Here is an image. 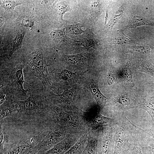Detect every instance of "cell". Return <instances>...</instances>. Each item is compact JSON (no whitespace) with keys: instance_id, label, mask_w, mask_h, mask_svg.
Returning a JSON list of instances; mask_svg holds the SVG:
<instances>
[{"instance_id":"6da1fadb","label":"cell","mask_w":154,"mask_h":154,"mask_svg":"<svg viewBox=\"0 0 154 154\" xmlns=\"http://www.w3.org/2000/svg\"><path fill=\"white\" fill-rule=\"evenodd\" d=\"M28 97L16 100L19 111L11 117V122L17 125L41 128L47 126L53 121L50 102L44 92L31 89Z\"/></svg>"},{"instance_id":"7a4b0ae2","label":"cell","mask_w":154,"mask_h":154,"mask_svg":"<svg viewBox=\"0 0 154 154\" xmlns=\"http://www.w3.org/2000/svg\"><path fill=\"white\" fill-rule=\"evenodd\" d=\"M25 67L22 62L1 66L0 88H4L16 100H24L28 97L30 88L25 89L24 83L32 86L25 80L23 74Z\"/></svg>"},{"instance_id":"3957f363","label":"cell","mask_w":154,"mask_h":154,"mask_svg":"<svg viewBox=\"0 0 154 154\" xmlns=\"http://www.w3.org/2000/svg\"><path fill=\"white\" fill-rule=\"evenodd\" d=\"M50 106L54 122L69 133L82 135L88 133L89 129L84 121L82 110L62 108L50 102Z\"/></svg>"},{"instance_id":"277c9868","label":"cell","mask_w":154,"mask_h":154,"mask_svg":"<svg viewBox=\"0 0 154 154\" xmlns=\"http://www.w3.org/2000/svg\"><path fill=\"white\" fill-rule=\"evenodd\" d=\"M29 74L39 79L42 83L44 92L52 87L47 64L42 52L35 49L29 52L27 56L25 61L23 62Z\"/></svg>"},{"instance_id":"5b68a950","label":"cell","mask_w":154,"mask_h":154,"mask_svg":"<svg viewBox=\"0 0 154 154\" xmlns=\"http://www.w3.org/2000/svg\"><path fill=\"white\" fill-rule=\"evenodd\" d=\"M130 125L129 120L123 115L118 117L113 136V154H126L133 147L137 136L135 132H131L129 128Z\"/></svg>"},{"instance_id":"8992f818","label":"cell","mask_w":154,"mask_h":154,"mask_svg":"<svg viewBox=\"0 0 154 154\" xmlns=\"http://www.w3.org/2000/svg\"><path fill=\"white\" fill-rule=\"evenodd\" d=\"M70 134L61 126L56 123L34 147L31 154H38L48 150Z\"/></svg>"},{"instance_id":"52a82bcc","label":"cell","mask_w":154,"mask_h":154,"mask_svg":"<svg viewBox=\"0 0 154 154\" xmlns=\"http://www.w3.org/2000/svg\"><path fill=\"white\" fill-rule=\"evenodd\" d=\"M98 110L92 108L88 111H82L84 121L89 130H96L106 126L113 127L117 123V118H111L103 116Z\"/></svg>"},{"instance_id":"ba28073f","label":"cell","mask_w":154,"mask_h":154,"mask_svg":"<svg viewBox=\"0 0 154 154\" xmlns=\"http://www.w3.org/2000/svg\"><path fill=\"white\" fill-rule=\"evenodd\" d=\"M107 104L115 112L118 114H123V112L127 110L138 108L139 103L137 102L129 95L122 93L110 99Z\"/></svg>"},{"instance_id":"9c48e42d","label":"cell","mask_w":154,"mask_h":154,"mask_svg":"<svg viewBox=\"0 0 154 154\" xmlns=\"http://www.w3.org/2000/svg\"><path fill=\"white\" fill-rule=\"evenodd\" d=\"M15 141H9L7 148H4V154H30L35 145L31 137L18 138Z\"/></svg>"},{"instance_id":"30bf717a","label":"cell","mask_w":154,"mask_h":154,"mask_svg":"<svg viewBox=\"0 0 154 154\" xmlns=\"http://www.w3.org/2000/svg\"><path fill=\"white\" fill-rule=\"evenodd\" d=\"M114 126L102 127L99 135L97 154H111Z\"/></svg>"},{"instance_id":"8fae6325","label":"cell","mask_w":154,"mask_h":154,"mask_svg":"<svg viewBox=\"0 0 154 154\" xmlns=\"http://www.w3.org/2000/svg\"><path fill=\"white\" fill-rule=\"evenodd\" d=\"M82 135L70 134L51 148L38 154H64Z\"/></svg>"},{"instance_id":"7c38bea8","label":"cell","mask_w":154,"mask_h":154,"mask_svg":"<svg viewBox=\"0 0 154 154\" xmlns=\"http://www.w3.org/2000/svg\"><path fill=\"white\" fill-rule=\"evenodd\" d=\"M85 87L91 92L96 102L98 109L100 112L106 105L110 99L101 92L99 89L98 83L94 80H91L87 82Z\"/></svg>"},{"instance_id":"4fadbf2b","label":"cell","mask_w":154,"mask_h":154,"mask_svg":"<svg viewBox=\"0 0 154 154\" xmlns=\"http://www.w3.org/2000/svg\"><path fill=\"white\" fill-rule=\"evenodd\" d=\"M99 40L98 36L93 33L92 29H87L75 40V42L79 46L86 48H95L99 46Z\"/></svg>"},{"instance_id":"5bb4252c","label":"cell","mask_w":154,"mask_h":154,"mask_svg":"<svg viewBox=\"0 0 154 154\" xmlns=\"http://www.w3.org/2000/svg\"><path fill=\"white\" fill-rule=\"evenodd\" d=\"M102 128L89 130L87 133V143L82 154H97L98 138Z\"/></svg>"},{"instance_id":"9a60e30c","label":"cell","mask_w":154,"mask_h":154,"mask_svg":"<svg viewBox=\"0 0 154 154\" xmlns=\"http://www.w3.org/2000/svg\"><path fill=\"white\" fill-rule=\"evenodd\" d=\"M16 100H9L0 105V121L5 118L12 116L19 112V107Z\"/></svg>"},{"instance_id":"2e32d148","label":"cell","mask_w":154,"mask_h":154,"mask_svg":"<svg viewBox=\"0 0 154 154\" xmlns=\"http://www.w3.org/2000/svg\"><path fill=\"white\" fill-rule=\"evenodd\" d=\"M87 133L82 135L64 154H82L86 145Z\"/></svg>"},{"instance_id":"e0dca14e","label":"cell","mask_w":154,"mask_h":154,"mask_svg":"<svg viewBox=\"0 0 154 154\" xmlns=\"http://www.w3.org/2000/svg\"><path fill=\"white\" fill-rule=\"evenodd\" d=\"M24 32L19 31L12 39L9 48L5 52L7 56L10 57L21 46L24 36Z\"/></svg>"},{"instance_id":"ac0fdd59","label":"cell","mask_w":154,"mask_h":154,"mask_svg":"<svg viewBox=\"0 0 154 154\" xmlns=\"http://www.w3.org/2000/svg\"><path fill=\"white\" fill-rule=\"evenodd\" d=\"M120 75L123 80L131 86L135 87L133 82L131 63L128 61L123 66L120 72Z\"/></svg>"},{"instance_id":"d6986e66","label":"cell","mask_w":154,"mask_h":154,"mask_svg":"<svg viewBox=\"0 0 154 154\" xmlns=\"http://www.w3.org/2000/svg\"><path fill=\"white\" fill-rule=\"evenodd\" d=\"M90 7L89 18L91 21L95 23L97 21L102 12V7L100 1H93L91 4Z\"/></svg>"},{"instance_id":"ffe728a7","label":"cell","mask_w":154,"mask_h":154,"mask_svg":"<svg viewBox=\"0 0 154 154\" xmlns=\"http://www.w3.org/2000/svg\"><path fill=\"white\" fill-rule=\"evenodd\" d=\"M138 108L144 110L150 115L151 119L152 128L154 129V95L148 98L143 103H139Z\"/></svg>"},{"instance_id":"44dd1931","label":"cell","mask_w":154,"mask_h":154,"mask_svg":"<svg viewBox=\"0 0 154 154\" xmlns=\"http://www.w3.org/2000/svg\"><path fill=\"white\" fill-rule=\"evenodd\" d=\"M137 68L139 71L145 73L154 78V65L150 62L141 60L137 63Z\"/></svg>"},{"instance_id":"7402d4cb","label":"cell","mask_w":154,"mask_h":154,"mask_svg":"<svg viewBox=\"0 0 154 154\" xmlns=\"http://www.w3.org/2000/svg\"><path fill=\"white\" fill-rule=\"evenodd\" d=\"M132 20L130 24L128 26L129 28H135L143 25L151 26L154 27V22L139 15H134L132 17Z\"/></svg>"},{"instance_id":"603a6c76","label":"cell","mask_w":154,"mask_h":154,"mask_svg":"<svg viewBox=\"0 0 154 154\" xmlns=\"http://www.w3.org/2000/svg\"><path fill=\"white\" fill-rule=\"evenodd\" d=\"M134 40L126 35L122 31L119 32L112 40L111 43L115 44H128L134 41Z\"/></svg>"},{"instance_id":"cb8c5ba5","label":"cell","mask_w":154,"mask_h":154,"mask_svg":"<svg viewBox=\"0 0 154 154\" xmlns=\"http://www.w3.org/2000/svg\"><path fill=\"white\" fill-rule=\"evenodd\" d=\"M50 36L53 40L59 42L71 41L72 39L66 35L64 29L53 30L50 33Z\"/></svg>"},{"instance_id":"d4e9b609","label":"cell","mask_w":154,"mask_h":154,"mask_svg":"<svg viewBox=\"0 0 154 154\" xmlns=\"http://www.w3.org/2000/svg\"><path fill=\"white\" fill-rule=\"evenodd\" d=\"M54 8L61 21L66 22L63 19V16L66 12L70 11L69 5L65 2L60 1L55 5Z\"/></svg>"},{"instance_id":"484cf974","label":"cell","mask_w":154,"mask_h":154,"mask_svg":"<svg viewBox=\"0 0 154 154\" xmlns=\"http://www.w3.org/2000/svg\"><path fill=\"white\" fill-rule=\"evenodd\" d=\"M24 1L21 0H0L1 7L6 11L12 10L15 7L22 4Z\"/></svg>"},{"instance_id":"4316f807","label":"cell","mask_w":154,"mask_h":154,"mask_svg":"<svg viewBox=\"0 0 154 154\" xmlns=\"http://www.w3.org/2000/svg\"><path fill=\"white\" fill-rule=\"evenodd\" d=\"M83 27V26L80 23L68 25L66 27V33L73 35H82L84 32L82 29Z\"/></svg>"},{"instance_id":"83f0119b","label":"cell","mask_w":154,"mask_h":154,"mask_svg":"<svg viewBox=\"0 0 154 154\" xmlns=\"http://www.w3.org/2000/svg\"><path fill=\"white\" fill-rule=\"evenodd\" d=\"M63 56L66 61L73 64H77L82 62L85 58L84 56L81 54L74 55H64Z\"/></svg>"},{"instance_id":"f1b7e54d","label":"cell","mask_w":154,"mask_h":154,"mask_svg":"<svg viewBox=\"0 0 154 154\" xmlns=\"http://www.w3.org/2000/svg\"><path fill=\"white\" fill-rule=\"evenodd\" d=\"M123 13V11L122 9H120L117 11L106 25V28L108 29H112L121 17Z\"/></svg>"},{"instance_id":"f546056e","label":"cell","mask_w":154,"mask_h":154,"mask_svg":"<svg viewBox=\"0 0 154 154\" xmlns=\"http://www.w3.org/2000/svg\"><path fill=\"white\" fill-rule=\"evenodd\" d=\"M134 52L145 55L150 54L153 50L151 46L147 45H137L133 47Z\"/></svg>"},{"instance_id":"4dcf8cb0","label":"cell","mask_w":154,"mask_h":154,"mask_svg":"<svg viewBox=\"0 0 154 154\" xmlns=\"http://www.w3.org/2000/svg\"><path fill=\"white\" fill-rule=\"evenodd\" d=\"M126 154H143L141 144L137 136L135 138L133 147Z\"/></svg>"},{"instance_id":"1f68e13d","label":"cell","mask_w":154,"mask_h":154,"mask_svg":"<svg viewBox=\"0 0 154 154\" xmlns=\"http://www.w3.org/2000/svg\"><path fill=\"white\" fill-rule=\"evenodd\" d=\"M55 74L58 78L64 81L68 80L75 74L74 73L65 69L62 70L59 72H56Z\"/></svg>"},{"instance_id":"d6a6232c","label":"cell","mask_w":154,"mask_h":154,"mask_svg":"<svg viewBox=\"0 0 154 154\" xmlns=\"http://www.w3.org/2000/svg\"><path fill=\"white\" fill-rule=\"evenodd\" d=\"M107 82L109 86L114 84L116 80V75L113 67H111L108 70L106 77Z\"/></svg>"},{"instance_id":"836d02e7","label":"cell","mask_w":154,"mask_h":154,"mask_svg":"<svg viewBox=\"0 0 154 154\" xmlns=\"http://www.w3.org/2000/svg\"><path fill=\"white\" fill-rule=\"evenodd\" d=\"M0 129V154H4V145L6 142V138L4 132L1 127Z\"/></svg>"},{"instance_id":"e575fe53","label":"cell","mask_w":154,"mask_h":154,"mask_svg":"<svg viewBox=\"0 0 154 154\" xmlns=\"http://www.w3.org/2000/svg\"><path fill=\"white\" fill-rule=\"evenodd\" d=\"M143 154H154V148L145 144L141 145Z\"/></svg>"},{"instance_id":"d590c367","label":"cell","mask_w":154,"mask_h":154,"mask_svg":"<svg viewBox=\"0 0 154 154\" xmlns=\"http://www.w3.org/2000/svg\"><path fill=\"white\" fill-rule=\"evenodd\" d=\"M22 23L25 26L31 27L34 24L33 19L31 17H26L23 19Z\"/></svg>"},{"instance_id":"8d00e7d4","label":"cell","mask_w":154,"mask_h":154,"mask_svg":"<svg viewBox=\"0 0 154 154\" xmlns=\"http://www.w3.org/2000/svg\"><path fill=\"white\" fill-rule=\"evenodd\" d=\"M135 127L137 130L141 131H142L147 134L151 136L154 139V135L152 132L151 130H146L142 129L138 127L136 125H135Z\"/></svg>"},{"instance_id":"74e56055","label":"cell","mask_w":154,"mask_h":154,"mask_svg":"<svg viewBox=\"0 0 154 154\" xmlns=\"http://www.w3.org/2000/svg\"><path fill=\"white\" fill-rule=\"evenodd\" d=\"M109 6H108V8L106 12V14L105 18V21H104V25H106L107 22L108 20V10Z\"/></svg>"},{"instance_id":"f35d334b","label":"cell","mask_w":154,"mask_h":154,"mask_svg":"<svg viewBox=\"0 0 154 154\" xmlns=\"http://www.w3.org/2000/svg\"></svg>"}]
</instances>
